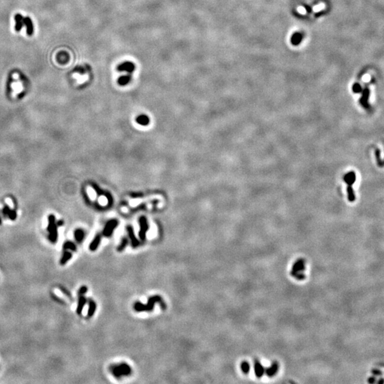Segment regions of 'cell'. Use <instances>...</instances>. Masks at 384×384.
<instances>
[{"mask_svg":"<svg viewBox=\"0 0 384 384\" xmlns=\"http://www.w3.org/2000/svg\"><path fill=\"white\" fill-rule=\"evenodd\" d=\"M157 302L161 303L162 299L159 295H154L150 297L147 301V304H143L140 302H137L134 304V309L136 312H151L154 309V304Z\"/></svg>","mask_w":384,"mask_h":384,"instance_id":"6da1fadb","label":"cell"},{"mask_svg":"<svg viewBox=\"0 0 384 384\" xmlns=\"http://www.w3.org/2000/svg\"><path fill=\"white\" fill-rule=\"evenodd\" d=\"M305 268V260L300 258L294 263L291 270V275L298 280H302L305 278L304 270Z\"/></svg>","mask_w":384,"mask_h":384,"instance_id":"7a4b0ae2","label":"cell"},{"mask_svg":"<svg viewBox=\"0 0 384 384\" xmlns=\"http://www.w3.org/2000/svg\"><path fill=\"white\" fill-rule=\"evenodd\" d=\"M111 370L113 376L116 378L127 376L132 374L131 367L126 363H122L118 365L112 366Z\"/></svg>","mask_w":384,"mask_h":384,"instance_id":"3957f363","label":"cell"},{"mask_svg":"<svg viewBox=\"0 0 384 384\" xmlns=\"http://www.w3.org/2000/svg\"><path fill=\"white\" fill-rule=\"evenodd\" d=\"M59 226L58 222L56 223V218L53 215H49L48 225L47 230L49 233L48 239L53 243H55L58 240V227Z\"/></svg>","mask_w":384,"mask_h":384,"instance_id":"277c9868","label":"cell"},{"mask_svg":"<svg viewBox=\"0 0 384 384\" xmlns=\"http://www.w3.org/2000/svg\"><path fill=\"white\" fill-rule=\"evenodd\" d=\"M118 226V221L116 219L110 220L108 222H107L106 225L105 226V228L103 229V235L105 237H110L113 234L114 229Z\"/></svg>","mask_w":384,"mask_h":384,"instance_id":"5b68a950","label":"cell"},{"mask_svg":"<svg viewBox=\"0 0 384 384\" xmlns=\"http://www.w3.org/2000/svg\"><path fill=\"white\" fill-rule=\"evenodd\" d=\"M139 223H140V232H139V236L141 241H144L146 239V234L149 228L148 223L147 221V218L145 216H141L139 219Z\"/></svg>","mask_w":384,"mask_h":384,"instance_id":"8992f818","label":"cell"},{"mask_svg":"<svg viewBox=\"0 0 384 384\" xmlns=\"http://www.w3.org/2000/svg\"><path fill=\"white\" fill-rule=\"evenodd\" d=\"M117 70L119 72H124V73L131 74L135 70V65L131 61H125L118 65Z\"/></svg>","mask_w":384,"mask_h":384,"instance_id":"52a82bcc","label":"cell"},{"mask_svg":"<svg viewBox=\"0 0 384 384\" xmlns=\"http://www.w3.org/2000/svg\"><path fill=\"white\" fill-rule=\"evenodd\" d=\"M126 229H127L128 235H129V237H130V241H131L132 246L133 247V248H137V247L140 245V242H139L138 239H137L135 235H134L133 228H132L131 226L128 225L127 226Z\"/></svg>","mask_w":384,"mask_h":384,"instance_id":"ba28073f","label":"cell"},{"mask_svg":"<svg viewBox=\"0 0 384 384\" xmlns=\"http://www.w3.org/2000/svg\"><path fill=\"white\" fill-rule=\"evenodd\" d=\"M265 368L263 367V366L261 364V363L258 360H255L254 361V370H255V374L256 375V376L258 377V378H260V377L262 376L265 374Z\"/></svg>","mask_w":384,"mask_h":384,"instance_id":"9c48e42d","label":"cell"},{"mask_svg":"<svg viewBox=\"0 0 384 384\" xmlns=\"http://www.w3.org/2000/svg\"><path fill=\"white\" fill-rule=\"evenodd\" d=\"M356 174L354 172H349L343 177V180L348 186H352L356 181Z\"/></svg>","mask_w":384,"mask_h":384,"instance_id":"30bf717a","label":"cell"},{"mask_svg":"<svg viewBox=\"0 0 384 384\" xmlns=\"http://www.w3.org/2000/svg\"><path fill=\"white\" fill-rule=\"evenodd\" d=\"M24 17L21 14H17L15 15V30L19 31L24 25Z\"/></svg>","mask_w":384,"mask_h":384,"instance_id":"8fae6325","label":"cell"},{"mask_svg":"<svg viewBox=\"0 0 384 384\" xmlns=\"http://www.w3.org/2000/svg\"><path fill=\"white\" fill-rule=\"evenodd\" d=\"M278 363L277 362H274L271 364V366L270 367L267 368V369H265V373L267 374V376H268L269 377H272L277 374V370H278Z\"/></svg>","mask_w":384,"mask_h":384,"instance_id":"7c38bea8","label":"cell"},{"mask_svg":"<svg viewBox=\"0 0 384 384\" xmlns=\"http://www.w3.org/2000/svg\"><path fill=\"white\" fill-rule=\"evenodd\" d=\"M24 25L26 27V33L29 36H31L33 33V26L31 19L29 17L24 18Z\"/></svg>","mask_w":384,"mask_h":384,"instance_id":"4fadbf2b","label":"cell"},{"mask_svg":"<svg viewBox=\"0 0 384 384\" xmlns=\"http://www.w3.org/2000/svg\"><path fill=\"white\" fill-rule=\"evenodd\" d=\"M101 241V235L100 234H98L95 235V237L94 238V239L93 240V241L91 242L89 246V249L91 251H95L98 249V246L100 243Z\"/></svg>","mask_w":384,"mask_h":384,"instance_id":"5bb4252c","label":"cell"},{"mask_svg":"<svg viewBox=\"0 0 384 384\" xmlns=\"http://www.w3.org/2000/svg\"><path fill=\"white\" fill-rule=\"evenodd\" d=\"M132 80V76L130 74L127 73V75L121 76L118 79V83L121 85V86H125L127 85Z\"/></svg>","mask_w":384,"mask_h":384,"instance_id":"9a60e30c","label":"cell"},{"mask_svg":"<svg viewBox=\"0 0 384 384\" xmlns=\"http://www.w3.org/2000/svg\"><path fill=\"white\" fill-rule=\"evenodd\" d=\"M136 122L139 125H143V126H146V125H149V117L146 115V114H140V115H139L138 118H136Z\"/></svg>","mask_w":384,"mask_h":384,"instance_id":"2e32d148","label":"cell"},{"mask_svg":"<svg viewBox=\"0 0 384 384\" xmlns=\"http://www.w3.org/2000/svg\"><path fill=\"white\" fill-rule=\"evenodd\" d=\"M86 298L83 295L80 296L79 300H78L77 309H76V312H77L78 314H80L82 313L83 309L85 303H86Z\"/></svg>","mask_w":384,"mask_h":384,"instance_id":"e0dca14e","label":"cell"},{"mask_svg":"<svg viewBox=\"0 0 384 384\" xmlns=\"http://www.w3.org/2000/svg\"><path fill=\"white\" fill-rule=\"evenodd\" d=\"M74 236H75L76 241L78 242H81L83 241L85 238V232L83 229L78 228L76 229L74 232Z\"/></svg>","mask_w":384,"mask_h":384,"instance_id":"ac0fdd59","label":"cell"},{"mask_svg":"<svg viewBox=\"0 0 384 384\" xmlns=\"http://www.w3.org/2000/svg\"><path fill=\"white\" fill-rule=\"evenodd\" d=\"M3 213L4 216H8L11 220H15L17 218V213L12 209H10L8 206H6L3 210Z\"/></svg>","mask_w":384,"mask_h":384,"instance_id":"d6986e66","label":"cell"},{"mask_svg":"<svg viewBox=\"0 0 384 384\" xmlns=\"http://www.w3.org/2000/svg\"><path fill=\"white\" fill-rule=\"evenodd\" d=\"M71 258H72L71 253L69 252L68 250H65L61 258H60V265H61V266H64V265L66 264L68 260H71Z\"/></svg>","mask_w":384,"mask_h":384,"instance_id":"ffe728a7","label":"cell"},{"mask_svg":"<svg viewBox=\"0 0 384 384\" xmlns=\"http://www.w3.org/2000/svg\"><path fill=\"white\" fill-rule=\"evenodd\" d=\"M96 309V303L93 300H91L89 301V307L87 311V317H92L95 313Z\"/></svg>","mask_w":384,"mask_h":384,"instance_id":"44dd1931","label":"cell"},{"mask_svg":"<svg viewBox=\"0 0 384 384\" xmlns=\"http://www.w3.org/2000/svg\"><path fill=\"white\" fill-rule=\"evenodd\" d=\"M369 93L368 90H365L364 92L363 93V96L361 98V104L362 105L363 107H369V103H368V98H369Z\"/></svg>","mask_w":384,"mask_h":384,"instance_id":"7402d4cb","label":"cell"},{"mask_svg":"<svg viewBox=\"0 0 384 384\" xmlns=\"http://www.w3.org/2000/svg\"><path fill=\"white\" fill-rule=\"evenodd\" d=\"M63 248H64V250H70L72 251H74V252L77 250V247H76V245L71 241L65 242L64 246H63Z\"/></svg>","mask_w":384,"mask_h":384,"instance_id":"603a6c76","label":"cell"},{"mask_svg":"<svg viewBox=\"0 0 384 384\" xmlns=\"http://www.w3.org/2000/svg\"><path fill=\"white\" fill-rule=\"evenodd\" d=\"M347 190L348 199H349V201L351 202H353L355 201L356 196H355V194H354V191L353 187H352V186H348Z\"/></svg>","mask_w":384,"mask_h":384,"instance_id":"cb8c5ba5","label":"cell"},{"mask_svg":"<svg viewBox=\"0 0 384 384\" xmlns=\"http://www.w3.org/2000/svg\"><path fill=\"white\" fill-rule=\"evenodd\" d=\"M127 244H128V239L125 237L122 238V240H121L120 245H119V246H118V248H117V250H118V252H122V251L124 250L125 248H126Z\"/></svg>","mask_w":384,"mask_h":384,"instance_id":"d4e9b609","label":"cell"},{"mask_svg":"<svg viewBox=\"0 0 384 384\" xmlns=\"http://www.w3.org/2000/svg\"><path fill=\"white\" fill-rule=\"evenodd\" d=\"M375 155H376V161H377V164H378V165L380 167H383L384 161H383L382 159H381L380 149H376V151H375Z\"/></svg>","mask_w":384,"mask_h":384,"instance_id":"484cf974","label":"cell"},{"mask_svg":"<svg viewBox=\"0 0 384 384\" xmlns=\"http://www.w3.org/2000/svg\"><path fill=\"white\" fill-rule=\"evenodd\" d=\"M302 39V35L300 33H295L292 37V43L294 45H297L300 43Z\"/></svg>","mask_w":384,"mask_h":384,"instance_id":"4316f807","label":"cell"},{"mask_svg":"<svg viewBox=\"0 0 384 384\" xmlns=\"http://www.w3.org/2000/svg\"><path fill=\"white\" fill-rule=\"evenodd\" d=\"M91 70V68L88 65H85V66H78L77 68H76V71L78 72V73L83 74L85 73H86L87 71H88Z\"/></svg>","mask_w":384,"mask_h":384,"instance_id":"83f0119b","label":"cell"},{"mask_svg":"<svg viewBox=\"0 0 384 384\" xmlns=\"http://www.w3.org/2000/svg\"><path fill=\"white\" fill-rule=\"evenodd\" d=\"M241 368L242 371L243 372L244 374H248V373L249 372V370H250V364H249L248 362H246V361H243V362L241 363Z\"/></svg>","mask_w":384,"mask_h":384,"instance_id":"f1b7e54d","label":"cell"},{"mask_svg":"<svg viewBox=\"0 0 384 384\" xmlns=\"http://www.w3.org/2000/svg\"><path fill=\"white\" fill-rule=\"evenodd\" d=\"M87 286H85V285H83V286H82L81 287H80V288L79 289V290H78V295L79 296L83 295L87 293Z\"/></svg>","mask_w":384,"mask_h":384,"instance_id":"f546056e","label":"cell"},{"mask_svg":"<svg viewBox=\"0 0 384 384\" xmlns=\"http://www.w3.org/2000/svg\"><path fill=\"white\" fill-rule=\"evenodd\" d=\"M324 6H325L324 4H319V5H316V6H314V12H319V11L322 10V9L324 7Z\"/></svg>","mask_w":384,"mask_h":384,"instance_id":"4dcf8cb0","label":"cell"},{"mask_svg":"<svg viewBox=\"0 0 384 384\" xmlns=\"http://www.w3.org/2000/svg\"><path fill=\"white\" fill-rule=\"evenodd\" d=\"M353 90H354V91L355 92V93H359V92L361 91V86L359 85H358V84L354 85V86L353 87Z\"/></svg>","mask_w":384,"mask_h":384,"instance_id":"1f68e13d","label":"cell"},{"mask_svg":"<svg viewBox=\"0 0 384 384\" xmlns=\"http://www.w3.org/2000/svg\"><path fill=\"white\" fill-rule=\"evenodd\" d=\"M297 11H298L299 12L301 13V14H304L305 13H306V10H305L304 8H303V7H299L297 9Z\"/></svg>","mask_w":384,"mask_h":384,"instance_id":"d6a6232c","label":"cell"},{"mask_svg":"<svg viewBox=\"0 0 384 384\" xmlns=\"http://www.w3.org/2000/svg\"><path fill=\"white\" fill-rule=\"evenodd\" d=\"M131 196L132 197H133V198H138V197H142V194H132Z\"/></svg>","mask_w":384,"mask_h":384,"instance_id":"836d02e7","label":"cell"},{"mask_svg":"<svg viewBox=\"0 0 384 384\" xmlns=\"http://www.w3.org/2000/svg\"><path fill=\"white\" fill-rule=\"evenodd\" d=\"M1 223H2V220H1V219H0V224H1Z\"/></svg>","mask_w":384,"mask_h":384,"instance_id":"e575fe53","label":"cell"}]
</instances>
